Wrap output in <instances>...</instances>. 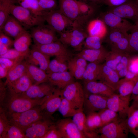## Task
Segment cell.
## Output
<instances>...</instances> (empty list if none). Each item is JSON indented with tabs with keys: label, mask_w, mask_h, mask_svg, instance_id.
<instances>
[{
	"label": "cell",
	"mask_w": 138,
	"mask_h": 138,
	"mask_svg": "<svg viewBox=\"0 0 138 138\" xmlns=\"http://www.w3.org/2000/svg\"><path fill=\"white\" fill-rule=\"evenodd\" d=\"M40 106L26 111L10 114V124L18 127L24 132L26 129L36 122L42 119L43 115Z\"/></svg>",
	"instance_id": "obj_1"
},
{
	"label": "cell",
	"mask_w": 138,
	"mask_h": 138,
	"mask_svg": "<svg viewBox=\"0 0 138 138\" xmlns=\"http://www.w3.org/2000/svg\"><path fill=\"white\" fill-rule=\"evenodd\" d=\"M10 14L25 29L44 24L45 21L43 16L15 4H13L12 6Z\"/></svg>",
	"instance_id": "obj_2"
},
{
	"label": "cell",
	"mask_w": 138,
	"mask_h": 138,
	"mask_svg": "<svg viewBox=\"0 0 138 138\" xmlns=\"http://www.w3.org/2000/svg\"><path fill=\"white\" fill-rule=\"evenodd\" d=\"M10 92V98L7 107L10 114L22 112L40 106L44 101L47 96L40 99H32L22 96L19 94Z\"/></svg>",
	"instance_id": "obj_3"
},
{
	"label": "cell",
	"mask_w": 138,
	"mask_h": 138,
	"mask_svg": "<svg viewBox=\"0 0 138 138\" xmlns=\"http://www.w3.org/2000/svg\"><path fill=\"white\" fill-rule=\"evenodd\" d=\"M88 35L82 26L75 24L71 29L60 34L59 40L64 45H69L76 51H80L84 41Z\"/></svg>",
	"instance_id": "obj_4"
},
{
	"label": "cell",
	"mask_w": 138,
	"mask_h": 138,
	"mask_svg": "<svg viewBox=\"0 0 138 138\" xmlns=\"http://www.w3.org/2000/svg\"><path fill=\"white\" fill-rule=\"evenodd\" d=\"M126 119L121 117L99 129L97 132L100 138H127L130 132Z\"/></svg>",
	"instance_id": "obj_5"
},
{
	"label": "cell",
	"mask_w": 138,
	"mask_h": 138,
	"mask_svg": "<svg viewBox=\"0 0 138 138\" xmlns=\"http://www.w3.org/2000/svg\"><path fill=\"white\" fill-rule=\"evenodd\" d=\"M42 16L48 25L60 34L75 24L59 9L45 12Z\"/></svg>",
	"instance_id": "obj_6"
},
{
	"label": "cell",
	"mask_w": 138,
	"mask_h": 138,
	"mask_svg": "<svg viewBox=\"0 0 138 138\" xmlns=\"http://www.w3.org/2000/svg\"><path fill=\"white\" fill-rule=\"evenodd\" d=\"M62 96L71 102L76 108L83 110L85 99V92L81 84L75 82L61 90Z\"/></svg>",
	"instance_id": "obj_7"
},
{
	"label": "cell",
	"mask_w": 138,
	"mask_h": 138,
	"mask_svg": "<svg viewBox=\"0 0 138 138\" xmlns=\"http://www.w3.org/2000/svg\"><path fill=\"white\" fill-rule=\"evenodd\" d=\"M129 37L127 32L110 29L107 41L110 45L112 50L129 54Z\"/></svg>",
	"instance_id": "obj_8"
},
{
	"label": "cell",
	"mask_w": 138,
	"mask_h": 138,
	"mask_svg": "<svg viewBox=\"0 0 138 138\" xmlns=\"http://www.w3.org/2000/svg\"><path fill=\"white\" fill-rule=\"evenodd\" d=\"M59 10L74 23L82 26L86 21L81 16L76 0H58Z\"/></svg>",
	"instance_id": "obj_9"
},
{
	"label": "cell",
	"mask_w": 138,
	"mask_h": 138,
	"mask_svg": "<svg viewBox=\"0 0 138 138\" xmlns=\"http://www.w3.org/2000/svg\"><path fill=\"white\" fill-rule=\"evenodd\" d=\"M56 32L48 25L43 24L33 28L31 34L35 44L43 45L58 41Z\"/></svg>",
	"instance_id": "obj_10"
},
{
	"label": "cell",
	"mask_w": 138,
	"mask_h": 138,
	"mask_svg": "<svg viewBox=\"0 0 138 138\" xmlns=\"http://www.w3.org/2000/svg\"><path fill=\"white\" fill-rule=\"evenodd\" d=\"M101 16V19L110 29L127 32L131 30L134 25L125 19L109 10L102 13Z\"/></svg>",
	"instance_id": "obj_11"
},
{
	"label": "cell",
	"mask_w": 138,
	"mask_h": 138,
	"mask_svg": "<svg viewBox=\"0 0 138 138\" xmlns=\"http://www.w3.org/2000/svg\"><path fill=\"white\" fill-rule=\"evenodd\" d=\"M107 97L101 95L85 93L84 112L87 115L107 108Z\"/></svg>",
	"instance_id": "obj_12"
},
{
	"label": "cell",
	"mask_w": 138,
	"mask_h": 138,
	"mask_svg": "<svg viewBox=\"0 0 138 138\" xmlns=\"http://www.w3.org/2000/svg\"><path fill=\"white\" fill-rule=\"evenodd\" d=\"M109 11L125 19L132 20L138 25V5L134 0H130L119 6L111 7Z\"/></svg>",
	"instance_id": "obj_13"
},
{
	"label": "cell",
	"mask_w": 138,
	"mask_h": 138,
	"mask_svg": "<svg viewBox=\"0 0 138 138\" xmlns=\"http://www.w3.org/2000/svg\"><path fill=\"white\" fill-rule=\"evenodd\" d=\"M32 48L38 50L50 56H64L70 57L71 55L65 45L59 40L45 44H34L32 45Z\"/></svg>",
	"instance_id": "obj_14"
},
{
	"label": "cell",
	"mask_w": 138,
	"mask_h": 138,
	"mask_svg": "<svg viewBox=\"0 0 138 138\" xmlns=\"http://www.w3.org/2000/svg\"><path fill=\"white\" fill-rule=\"evenodd\" d=\"M56 126L63 138H86L72 119L66 118L61 119L57 123Z\"/></svg>",
	"instance_id": "obj_15"
},
{
	"label": "cell",
	"mask_w": 138,
	"mask_h": 138,
	"mask_svg": "<svg viewBox=\"0 0 138 138\" xmlns=\"http://www.w3.org/2000/svg\"><path fill=\"white\" fill-rule=\"evenodd\" d=\"M61 89L54 88L48 95L43 104L40 106L42 111L48 116L52 115L58 110L61 103L62 96Z\"/></svg>",
	"instance_id": "obj_16"
},
{
	"label": "cell",
	"mask_w": 138,
	"mask_h": 138,
	"mask_svg": "<svg viewBox=\"0 0 138 138\" xmlns=\"http://www.w3.org/2000/svg\"><path fill=\"white\" fill-rule=\"evenodd\" d=\"M130 101L120 97L115 93L107 97V108L118 113L122 117L126 116L130 107Z\"/></svg>",
	"instance_id": "obj_17"
},
{
	"label": "cell",
	"mask_w": 138,
	"mask_h": 138,
	"mask_svg": "<svg viewBox=\"0 0 138 138\" xmlns=\"http://www.w3.org/2000/svg\"><path fill=\"white\" fill-rule=\"evenodd\" d=\"M52 85L45 83L38 85L33 84L26 92L19 94L32 99H41L51 93L54 88Z\"/></svg>",
	"instance_id": "obj_18"
},
{
	"label": "cell",
	"mask_w": 138,
	"mask_h": 138,
	"mask_svg": "<svg viewBox=\"0 0 138 138\" xmlns=\"http://www.w3.org/2000/svg\"><path fill=\"white\" fill-rule=\"evenodd\" d=\"M51 122L47 119L39 120L27 128L24 132L26 138H43L50 126Z\"/></svg>",
	"instance_id": "obj_19"
},
{
	"label": "cell",
	"mask_w": 138,
	"mask_h": 138,
	"mask_svg": "<svg viewBox=\"0 0 138 138\" xmlns=\"http://www.w3.org/2000/svg\"><path fill=\"white\" fill-rule=\"evenodd\" d=\"M120 78L116 71L108 67L105 64L101 65L98 80L107 85L116 91Z\"/></svg>",
	"instance_id": "obj_20"
},
{
	"label": "cell",
	"mask_w": 138,
	"mask_h": 138,
	"mask_svg": "<svg viewBox=\"0 0 138 138\" xmlns=\"http://www.w3.org/2000/svg\"><path fill=\"white\" fill-rule=\"evenodd\" d=\"M84 83L85 93L102 95L109 97L115 91L109 86L99 81H93Z\"/></svg>",
	"instance_id": "obj_21"
},
{
	"label": "cell",
	"mask_w": 138,
	"mask_h": 138,
	"mask_svg": "<svg viewBox=\"0 0 138 138\" xmlns=\"http://www.w3.org/2000/svg\"><path fill=\"white\" fill-rule=\"evenodd\" d=\"M109 53L103 47L99 49L85 48L76 55L81 57L90 62L99 64L105 61Z\"/></svg>",
	"instance_id": "obj_22"
},
{
	"label": "cell",
	"mask_w": 138,
	"mask_h": 138,
	"mask_svg": "<svg viewBox=\"0 0 138 138\" xmlns=\"http://www.w3.org/2000/svg\"><path fill=\"white\" fill-rule=\"evenodd\" d=\"M48 81L62 90L74 81V77L69 71L48 74Z\"/></svg>",
	"instance_id": "obj_23"
},
{
	"label": "cell",
	"mask_w": 138,
	"mask_h": 138,
	"mask_svg": "<svg viewBox=\"0 0 138 138\" xmlns=\"http://www.w3.org/2000/svg\"><path fill=\"white\" fill-rule=\"evenodd\" d=\"M72 117L73 121L86 138H100L97 131L91 130L87 127L86 122V116L83 110L78 111Z\"/></svg>",
	"instance_id": "obj_24"
},
{
	"label": "cell",
	"mask_w": 138,
	"mask_h": 138,
	"mask_svg": "<svg viewBox=\"0 0 138 138\" xmlns=\"http://www.w3.org/2000/svg\"><path fill=\"white\" fill-rule=\"evenodd\" d=\"M26 31L20 23L12 16H10L0 30V32L15 39Z\"/></svg>",
	"instance_id": "obj_25"
},
{
	"label": "cell",
	"mask_w": 138,
	"mask_h": 138,
	"mask_svg": "<svg viewBox=\"0 0 138 138\" xmlns=\"http://www.w3.org/2000/svg\"><path fill=\"white\" fill-rule=\"evenodd\" d=\"M87 62L83 58L76 55L68 60V70L76 79H82L88 64Z\"/></svg>",
	"instance_id": "obj_26"
},
{
	"label": "cell",
	"mask_w": 138,
	"mask_h": 138,
	"mask_svg": "<svg viewBox=\"0 0 138 138\" xmlns=\"http://www.w3.org/2000/svg\"><path fill=\"white\" fill-rule=\"evenodd\" d=\"M126 122L130 132L138 138V103L133 102L126 115Z\"/></svg>",
	"instance_id": "obj_27"
},
{
	"label": "cell",
	"mask_w": 138,
	"mask_h": 138,
	"mask_svg": "<svg viewBox=\"0 0 138 138\" xmlns=\"http://www.w3.org/2000/svg\"><path fill=\"white\" fill-rule=\"evenodd\" d=\"M26 59L28 63L35 65H39L40 68L46 72L48 70L50 61V56L32 48Z\"/></svg>",
	"instance_id": "obj_28"
},
{
	"label": "cell",
	"mask_w": 138,
	"mask_h": 138,
	"mask_svg": "<svg viewBox=\"0 0 138 138\" xmlns=\"http://www.w3.org/2000/svg\"><path fill=\"white\" fill-rule=\"evenodd\" d=\"M26 74L33 84L39 85L48 81V74L45 71L27 62Z\"/></svg>",
	"instance_id": "obj_29"
},
{
	"label": "cell",
	"mask_w": 138,
	"mask_h": 138,
	"mask_svg": "<svg viewBox=\"0 0 138 138\" xmlns=\"http://www.w3.org/2000/svg\"><path fill=\"white\" fill-rule=\"evenodd\" d=\"M33 84L29 77L25 74L19 78L8 84L10 91L17 94H21L27 91Z\"/></svg>",
	"instance_id": "obj_30"
},
{
	"label": "cell",
	"mask_w": 138,
	"mask_h": 138,
	"mask_svg": "<svg viewBox=\"0 0 138 138\" xmlns=\"http://www.w3.org/2000/svg\"><path fill=\"white\" fill-rule=\"evenodd\" d=\"M27 62L23 60L17 62L9 70L6 77L5 84H8L16 80L26 74Z\"/></svg>",
	"instance_id": "obj_31"
},
{
	"label": "cell",
	"mask_w": 138,
	"mask_h": 138,
	"mask_svg": "<svg viewBox=\"0 0 138 138\" xmlns=\"http://www.w3.org/2000/svg\"><path fill=\"white\" fill-rule=\"evenodd\" d=\"M70 57L66 56H56L50 61L47 73L61 72L68 70V61Z\"/></svg>",
	"instance_id": "obj_32"
},
{
	"label": "cell",
	"mask_w": 138,
	"mask_h": 138,
	"mask_svg": "<svg viewBox=\"0 0 138 138\" xmlns=\"http://www.w3.org/2000/svg\"><path fill=\"white\" fill-rule=\"evenodd\" d=\"M137 81L127 80L125 78L120 80L116 91L120 97L130 101L133 87Z\"/></svg>",
	"instance_id": "obj_33"
},
{
	"label": "cell",
	"mask_w": 138,
	"mask_h": 138,
	"mask_svg": "<svg viewBox=\"0 0 138 138\" xmlns=\"http://www.w3.org/2000/svg\"><path fill=\"white\" fill-rule=\"evenodd\" d=\"M106 26L101 19L93 20L87 26V33L89 35L97 36L103 38L107 33Z\"/></svg>",
	"instance_id": "obj_34"
},
{
	"label": "cell",
	"mask_w": 138,
	"mask_h": 138,
	"mask_svg": "<svg viewBox=\"0 0 138 138\" xmlns=\"http://www.w3.org/2000/svg\"><path fill=\"white\" fill-rule=\"evenodd\" d=\"M100 68L99 64L93 62L88 64L82 79L84 83L98 80Z\"/></svg>",
	"instance_id": "obj_35"
},
{
	"label": "cell",
	"mask_w": 138,
	"mask_h": 138,
	"mask_svg": "<svg viewBox=\"0 0 138 138\" xmlns=\"http://www.w3.org/2000/svg\"><path fill=\"white\" fill-rule=\"evenodd\" d=\"M31 34L26 31L14 41V49L21 52L30 51L29 47L31 43Z\"/></svg>",
	"instance_id": "obj_36"
},
{
	"label": "cell",
	"mask_w": 138,
	"mask_h": 138,
	"mask_svg": "<svg viewBox=\"0 0 138 138\" xmlns=\"http://www.w3.org/2000/svg\"><path fill=\"white\" fill-rule=\"evenodd\" d=\"M17 3L16 0H0V29L9 18L12 5Z\"/></svg>",
	"instance_id": "obj_37"
},
{
	"label": "cell",
	"mask_w": 138,
	"mask_h": 138,
	"mask_svg": "<svg viewBox=\"0 0 138 138\" xmlns=\"http://www.w3.org/2000/svg\"><path fill=\"white\" fill-rule=\"evenodd\" d=\"M79 110L77 109L69 101L62 97L58 110L63 117H72Z\"/></svg>",
	"instance_id": "obj_38"
},
{
	"label": "cell",
	"mask_w": 138,
	"mask_h": 138,
	"mask_svg": "<svg viewBox=\"0 0 138 138\" xmlns=\"http://www.w3.org/2000/svg\"><path fill=\"white\" fill-rule=\"evenodd\" d=\"M125 54L126 53L112 50L109 52L105 60L104 64L108 67L115 71L117 65L120 62L122 56Z\"/></svg>",
	"instance_id": "obj_39"
},
{
	"label": "cell",
	"mask_w": 138,
	"mask_h": 138,
	"mask_svg": "<svg viewBox=\"0 0 138 138\" xmlns=\"http://www.w3.org/2000/svg\"><path fill=\"white\" fill-rule=\"evenodd\" d=\"M86 122L88 128L93 131H97L103 126L100 115L97 112L89 113L86 116Z\"/></svg>",
	"instance_id": "obj_40"
},
{
	"label": "cell",
	"mask_w": 138,
	"mask_h": 138,
	"mask_svg": "<svg viewBox=\"0 0 138 138\" xmlns=\"http://www.w3.org/2000/svg\"><path fill=\"white\" fill-rule=\"evenodd\" d=\"M98 112L101 118L103 126L122 117L117 113L107 108L102 109Z\"/></svg>",
	"instance_id": "obj_41"
},
{
	"label": "cell",
	"mask_w": 138,
	"mask_h": 138,
	"mask_svg": "<svg viewBox=\"0 0 138 138\" xmlns=\"http://www.w3.org/2000/svg\"><path fill=\"white\" fill-rule=\"evenodd\" d=\"M76 0L81 16L87 21L94 13L95 6L83 0Z\"/></svg>",
	"instance_id": "obj_42"
},
{
	"label": "cell",
	"mask_w": 138,
	"mask_h": 138,
	"mask_svg": "<svg viewBox=\"0 0 138 138\" xmlns=\"http://www.w3.org/2000/svg\"><path fill=\"white\" fill-rule=\"evenodd\" d=\"M20 5L31 11L35 14L42 16L44 12L40 10L38 0H16Z\"/></svg>",
	"instance_id": "obj_43"
},
{
	"label": "cell",
	"mask_w": 138,
	"mask_h": 138,
	"mask_svg": "<svg viewBox=\"0 0 138 138\" xmlns=\"http://www.w3.org/2000/svg\"><path fill=\"white\" fill-rule=\"evenodd\" d=\"M102 39L98 36L88 35L84 41L83 45L85 48L100 49L103 47L101 45Z\"/></svg>",
	"instance_id": "obj_44"
},
{
	"label": "cell",
	"mask_w": 138,
	"mask_h": 138,
	"mask_svg": "<svg viewBox=\"0 0 138 138\" xmlns=\"http://www.w3.org/2000/svg\"><path fill=\"white\" fill-rule=\"evenodd\" d=\"M131 31L129 37L130 54H138V30L133 29Z\"/></svg>",
	"instance_id": "obj_45"
},
{
	"label": "cell",
	"mask_w": 138,
	"mask_h": 138,
	"mask_svg": "<svg viewBox=\"0 0 138 138\" xmlns=\"http://www.w3.org/2000/svg\"><path fill=\"white\" fill-rule=\"evenodd\" d=\"M30 51L28 52H21L15 49H9L5 54L0 56L13 59L22 60L26 59L29 55Z\"/></svg>",
	"instance_id": "obj_46"
},
{
	"label": "cell",
	"mask_w": 138,
	"mask_h": 138,
	"mask_svg": "<svg viewBox=\"0 0 138 138\" xmlns=\"http://www.w3.org/2000/svg\"><path fill=\"white\" fill-rule=\"evenodd\" d=\"M24 132L17 126L10 124L6 133L5 138H24Z\"/></svg>",
	"instance_id": "obj_47"
},
{
	"label": "cell",
	"mask_w": 138,
	"mask_h": 138,
	"mask_svg": "<svg viewBox=\"0 0 138 138\" xmlns=\"http://www.w3.org/2000/svg\"><path fill=\"white\" fill-rule=\"evenodd\" d=\"M38 0L39 8L43 12L54 10L57 6L56 0Z\"/></svg>",
	"instance_id": "obj_48"
},
{
	"label": "cell",
	"mask_w": 138,
	"mask_h": 138,
	"mask_svg": "<svg viewBox=\"0 0 138 138\" xmlns=\"http://www.w3.org/2000/svg\"><path fill=\"white\" fill-rule=\"evenodd\" d=\"M5 113L0 110V137L5 138L6 131L10 125Z\"/></svg>",
	"instance_id": "obj_49"
},
{
	"label": "cell",
	"mask_w": 138,
	"mask_h": 138,
	"mask_svg": "<svg viewBox=\"0 0 138 138\" xmlns=\"http://www.w3.org/2000/svg\"><path fill=\"white\" fill-rule=\"evenodd\" d=\"M43 138H63V137L56 126L52 124Z\"/></svg>",
	"instance_id": "obj_50"
},
{
	"label": "cell",
	"mask_w": 138,
	"mask_h": 138,
	"mask_svg": "<svg viewBox=\"0 0 138 138\" xmlns=\"http://www.w3.org/2000/svg\"><path fill=\"white\" fill-rule=\"evenodd\" d=\"M128 71L138 77V56L130 58L128 65Z\"/></svg>",
	"instance_id": "obj_51"
},
{
	"label": "cell",
	"mask_w": 138,
	"mask_h": 138,
	"mask_svg": "<svg viewBox=\"0 0 138 138\" xmlns=\"http://www.w3.org/2000/svg\"><path fill=\"white\" fill-rule=\"evenodd\" d=\"M22 60L13 59L4 57H0V66L9 70L18 61Z\"/></svg>",
	"instance_id": "obj_52"
},
{
	"label": "cell",
	"mask_w": 138,
	"mask_h": 138,
	"mask_svg": "<svg viewBox=\"0 0 138 138\" xmlns=\"http://www.w3.org/2000/svg\"><path fill=\"white\" fill-rule=\"evenodd\" d=\"M130 0H103L102 3L111 7L120 6Z\"/></svg>",
	"instance_id": "obj_53"
},
{
	"label": "cell",
	"mask_w": 138,
	"mask_h": 138,
	"mask_svg": "<svg viewBox=\"0 0 138 138\" xmlns=\"http://www.w3.org/2000/svg\"><path fill=\"white\" fill-rule=\"evenodd\" d=\"M13 41L7 35L0 32V42L9 47L13 45Z\"/></svg>",
	"instance_id": "obj_54"
},
{
	"label": "cell",
	"mask_w": 138,
	"mask_h": 138,
	"mask_svg": "<svg viewBox=\"0 0 138 138\" xmlns=\"http://www.w3.org/2000/svg\"><path fill=\"white\" fill-rule=\"evenodd\" d=\"M133 102L138 103V80L135 83L133 87L130 98Z\"/></svg>",
	"instance_id": "obj_55"
},
{
	"label": "cell",
	"mask_w": 138,
	"mask_h": 138,
	"mask_svg": "<svg viewBox=\"0 0 138 138\" xmlns=\"http://www.w3.org/2000/svg\"><path fill=\"white\" fill-rule=\"evenodd\" d=\"M9 47L0 42V56L5 54L9 49Z\"/></svg>",
	"instance_id": "obj_56"
},
{
	"label": "cell",
	"mask_w": 138,
	"mask_h": 138,
	"mask_svg": "<svg viewBox=\"0 0 138 138\" xmlns=\"http://www.w3.org/2000/svg\"><path fill=\"white\" fill-rule=\"evenodd\" d=\"M8 70L3 67L0 66V78L1 79L6 77Z\"/></svg>",
	"instance_id": "obj_57"
},
{
	"label": "cell",
	"mask_w": 138,
	"mask_h": 138,
	"mask_svg": "<svg viewBox=\"0 0 138 138\" xmlns=\"http://www.w3.org/2000/svg\"><path fill=\"white\" fill-rule=\"evenodd\" d=\"M96 6L97 5L102 3L103 0H82Z\"/></svg>",
	"instance_id": "obj_58"
},
{
	"label": "cell",
	"mask_w": 138,
	"mask_h": 138,
	"mask_svg": "<svg viewBox=\"0 0 138 138\" xmlns=\"http://www.w3.org/2000/svg\"><path fill=\"white\" fill-rule=\"evenodd\" d=\"M137 29L138 30V25H134L133 27V28L132 29Z\"/></svg>",
	"instance_id": "obj_59"
},
{
	"label": "cell",
	"mask_w": 138,
	"mask_h": 138,
	"mask_svg": "<svg viewBox=\"0 0 138 138\" xmlns=\"http://www.w3.org/2000/svg\"><path fill=\"white\" fill-rule=\"evenodd\" d=\"M134 1L138 5V0H134Z\"/></svg>",
	"instance_id": "obj_60"
}]
</instances>
